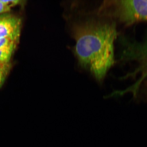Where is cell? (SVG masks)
Returning <instances> with one entry per match:
<instances>
[{
    "label": "cell",
    "instance_id": "obj_7",
    "mask_svg": "<svg viewBox=\"0 0 147 147\" xmlns=\"http://www.w3.org/2000/svg\"><path fill=\"white\" fill-rule=\"evenodd\" d=\"M7 69V65H0V76L5 75Z\"/></svg>",
    "mask_w": 147,
    "mask_h": 147
},
{
    "label": "cell",
    "instance_id": "obj_3",
    "mask_svg": "<svg viewBox=\"0 0 147 147\" xmlns=\"http://www.w3.org/2000/svg\"><path fill=\"white\" fill-rule=\"evenodd\" d=\"M21 20L10 15H0V39L13 38L16 40L20 36Z\"/></svg>",
    "mask_w": 147,
    "mask_h": 147
},
{
    "label": "cell",
    "instance_id": "obj_1",
    "mask_svg": "<svg viewBox=\"0 0 147 147\" xmlns=\"http://www.w3.org/2000/svg\"><path fill=\"white\" fill-rule=\"evenodd\" d=\"M70 30L79 64L102 84L115 63V42L118 36L115 23L105 18H90L74 21Z\"/></svg>",
    "mask_w": 147,
    "mask_h": 147
},
{
    "label": "cell",
    "instance_id": "obj_8",
    "mask_svg": "<svg viewBox=\"0 0 147 147\" xmlns=\"http://www.w3.org/2000/svg\"><path fill=\"white\" fill-rule=\"evenodd\" d=\"M5 75H1L0 76V86L2 85L4 79Z\"/></svg>",
    "mask_w": 147,
    "mask_h": 147
},
{
    "label": "cell",
    "instance_id": "obj_6",
    "mask_svg": "<svg viewBox=\"0 0 147 147\" xmlns=\"http://www.w3.org/2000/svg\"><path fill=\"white\" fill-rule=\"evenodd\" d=\"M3 2L5 3L9 7L11 8L12 7H13V6L17 5L19 3H20V1H17V0H10V1H3Z\"/></svg>",
    "mask_w": 147,
    "mask_h": 147
},
{
    "label": "cell",
    "instance_id": "obj_2",
    "mask_svg": "<svg viewBox=\"0 0 147 147\" xmlns=\"http://www.w3.org/2000/svg\"><path fill=\"white\" fill-rule=\"evenodd\" d=\"M114 14L115 18L127 26L137 22L147 23V1H115Z\"/></svg>",
    "mask_w": 147,
    "mask_h": 147
},
{
    "label": "cell",
    "instance_id": "obj_4",
    "mask_svg": "<svg viewBox=\"0 0 147 147\" xmlns=\"http://www.w3.org/2000/svg\"><path fill=\"white\" fill-rule=\"evenodd\" d=\"M17 40L11 38L0 39V65H8Z\"/></svg>",
    "mask_w": 147,
    "mask_h": 147
},
{
    "label": "cell",
    "instance_id": "obj_5",
    "mask_svg": "<svg viewBox=\"0 0 147 147\" xmlns=\"http://www.w3.org/2000/svg\"><path fill=\"white\" fill-rule=\"evenodd\" d=\"M11 8L3 2V0H0V14L6 13L10 10Z\"/></svg>",
    "mask_w": 147,
    "mask_h": 147
}]
</instances>
